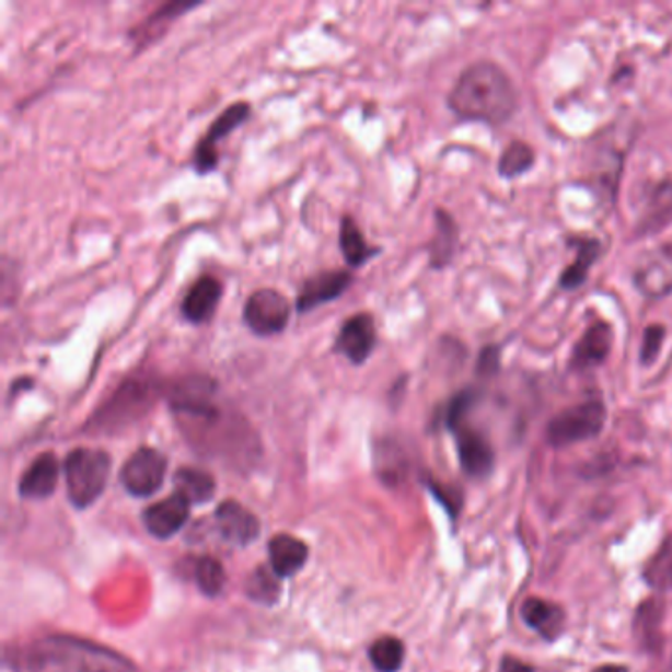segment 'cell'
I'll return each mask as SVG.
<instances>
[{"mask_svg":"<svg viewBox=\"0 0 672 672\" xmlns=\"http://www.w3.org/2000/svg\"><path fill=\"white\" fill-rule=\"evenodd\" d=\"M111 474V455L95 448H76L63 460V477L71 505L88 509L105 491Z\"/></svg>","mask_w":672,"mask_h":672,"instance_id":"4","label":"cell"},{"mask_svg":"<svg viewBox=\"0 0 672 672\" xmlns=\"http://www.w3.org/2000/svg\"><path fill=\"white\" fill-rule=\"evenodd\" d=\"M270 568L278 578H292L304 568L308 560V546L292 534L280 533L268 543Z\"/></svg>","mask_w":672,"mask_h":672,"instance_id":"23","label":"cell"},{"mask_svg":"<svg viewBox=\"0 0 672 672\" xmlns=\"http://www.w3.org/2000/svg\"><path fill=\"white\" fill-rule=\"evenodd\" d=\"M354 275L347 268L339 270H322L314 277L304 280L297 298V310L300 314H308L316 308L334 302L351 287Z\"/></svg>","mask_w":672,"mask_h":672,"instance_id":"15","label":"cell"},{"mask_svg":"<svg viewBox=\"0 0 672 672\" xmlns=\"http://www.w3.org/2000/svg\"><path fill=\"white\" fill-rule=\"evenodd\" d=\"M428 487H430V491H432L436 499L444 505L448 513L452 514V517L460 513V509H462V494H460L457 487L440 484L436 479H428Z\"/></svg>","mask_w":672,"mask_h":672,"instance_id":"36","label":"cell"},{"mask_svg":"<svg viewBox=\"0 0 672 672\" xmlns=\"http://www.w3.org/2000/svg\"><path fill=\"white\" fill-rule=\"evenodd\" d=\"M28 671L54 672H135L129 659L100 642L68 635H54L32 645L28 651L14 654Z\"/></svg>","mask_w":672,"mask_h":672,"instance_id":"2","label":"cell"},{"mask_svg":"<svg viewBox=\"0 0 672 672\" xmlns=\"http://www.w3.org/2000/svg\"><path fill=\"white\" fill-rule=\"evenodd\" d=\"M292 306L275 288H258L245 302L243 322L258 337L278 336L287 329Z\"/></svg>","mask_w":672,"mask_h":672,"instance_id":"8","label":"cell"},{"mask_svg":"<svg viewBox=\"0 0 672 672\" xmlns=\"http://www.w3.org/2000/svg\"><path fill=\"white\" fill-rule=\"evenodd\" d=\"M219 533L233 546H247L260 534L257 514L247 507L228 499L216 509Z\"/></svg>","mask_w":672,"mask_h":672,"instance_id":"17","label":"cell"},{"mask_svg":"<svg viewBox=\"0 0 672 672\" xmlns=\"http://www.w3.org/2000/svg\"><path fill=\"white\" fill-rule=\"evenodd\" d=\"M245 592L253 602L273 605L280 598V578L268 566H258L245 583Z\"/></svg>","mask_w":672,"mask_h":672,"instance_id":"32","label":"cell"},{"mask_svg":"<svg viewBox=\"0 0 672 672\" xmlns=\"http://www.w3.org/2000/svg\"><path fill=\"white\" fill-rule=\"evenodd\" d=\"M536 164V152L524 140H511L505 147L501 157L497 160V174L505 179H517L529 174Z\"/></svg>","mask_w":672,"mask_h":672,"instance_id":"28","label":"cell"},{"mask_svg":"<svg viewBox=\"0 0 672 672\" xmlns=\"http://www.w3.org/2000/svg\"><path fill=\"white\" fill-rule=\"evenodd\" d=\"M174 494L182 495L189 505L208 503L216 495V477L198 467H179L174 474Z\"/></svg>","mask_w":672,"mask_h":672,"instance_id":"27","label":"cell"},{"mask_svg":"<svg viewBox=\"0 0 672 672\" xmlns=\"http://www.w3.org/2000/svg\"><path fill=\"white\" fill-rule=\"evenodd\" d=\"M642 580L652 592H672V534L664 538L659 551L642 568Z\"/></svg>","mask_w":672,"mask_h":672,"instance_id":"29","label":"cell"},{"mask_svg":"<svg viewBox=\"0 0 672 672\" xmlns=\"http://www.w3.org/2000/svg\"><path fill=\"white\" fill-rule=\"evenodd\" d=\"M221 297H223L221 280L213 275H204L188 288L186 297L182 300L179 306L182 316L194 326L206 324L216 314Z\"/></svg>","mask_w":672,"mask_h":672,"instance_id":"19","label":"cell"},{"mask_svg":"<svg viewBox=\"0 0 672 672\" xmlns=\"http://www.w3.org/2000/svg\"><path fill=\"white\" fill-rule=\"evenodd\" d=\"M192 505L178 494H172L159 503L150 505L142 513V523L152 536L166 541L188 523Z\"/></svg>","mask_w":672,"mask_h":672,"instance_id":"18","label":"cell"},{"mask_svg":"<svg viewBox=\"0 0 672 672\" xmlns=\"http://www.w3.org/2000/svg\"><path fill=\"white\" fill-rule=\"evenodd\" d=\"M662 672H672V659L671 662H669V664H667V669H664V671Z\"/></svg>","mask_w":672,"mask_h":672,"instance_id":"39","label":"cell"},{"mask_svg":"<svg viewBox=\"0 0 672 672\" xmlns=\"http://www.w3.org/2000/svg\"><path fill=\"white\" fill-rule=\"evenodd\" d=\"M499 369H501V347L489 344L477 356L475 375L482 376V379H491L499 373Z\"/></svg>","mask_w":672,"mask_h":672,"instance_id":"35","label":"cell"},{"mask_svg":"<svg viewBox=\"0 0 672 672\" xmlns=\"http://www.w3.org/2000/svg\"><path fill=\"white\" fill-rule=\"evenodd\" d=\"M199 7V2H166L159 7L157 11L149 14V19L140 21L135 28H130V40L135 42L137 48H144L152 42L159 40L164 32L169 31L170 24L178 21L182 14L194 11Z\"/></svg>","mask_w":672,"mask_h":672,"instance_id":"22","label":"cell"},{"mask_svg":"<svg viewBox=\"0 0 672 672\" xmlns=\"http://www.w3.org/2000/svg\"><path fill=\"white\" fill-rule=\"evenodd\" d=\"M60 460L54 452H44L38 455L28 465V470L22 474L21 484H19V494L22 499L38 501V499L51 497L60 482Z\"/></svg>","mask_w":672,"mask_h":672,"instance_id":"20","label":"cell"},{"mask_svg":"<svg viewBox=\"0 0 672 672\" xmlns=\"http://www.w3.org/2000/svg\"><path fill=\"white\" fill-rule=\"evenodd\" d=\"M194 580L198 583L199 592L206 593L208 598H216L223 592L228 576L218 558L201 556L198 563L194 564Z\"/></svg>","mask_w":672,"mask_h":672,"instance_id":"33","label":"cell"},{"mask_svg":"<svg viewBox=\"0 0 672 672\" xmlns=\"http://www.w3.org/2000/svg\"><path fill=\"white\" fill-rule=\"evenodd\" d=\"M627 150L622 149L613 140H593L590 152L586 157L582 184H586L593 196L602 204L612 208L619 194L623 166H625Z\"/></svg>","mask_w":672,"mask_h":672,"instance_id":"6","label":"cell"},{"mask_svg":"<svg viewBox=\"0 0 672 672\" xmlns=\"http://www.w3.org/2000/svg\"><path fill=\"white\" fill-rule=\"evenodd\" d=\"M672 225V176L652 182L645 189L641 209L632 231L633 239L659 235Z\"/></svg>","mask_w":672,"mask_h":672,"instance_id":"11","label":"cell"},{"mask_svg":"<svg viewBox=\"0 0 672 672\" xmlns=\"http://www.w3.org/2000/svg\"><path fill=\"white\" fill-rule=\"evenodd\" d=\"M339 248L349 268L363 267L366 263L381 253V248L371 247L367 243L363 231L359 229L356 219L351 216H344L339 223Z\"/></svg>","mask_w":672,"mask_h":672,"instance_id":"26","label":"cell"},{"mask_svg":"<svg viewBox=\"0 0 672 672\" xmlns=\"http://www.w3.org/2000/svg\"><path fill=\"white\" fill-rule=\"evenodd\" d=\"M435 237L428 243V257L430 267L442 270L454 260L460 245V228L455 223L454 216L444 208L435 209Z\"/></svg>","mask_w":672,"mask_h":672,"instance_id":"21","label":"cell"},{"mask_svg":"<svg viewBox=\"0 0 672 672\" xmlns=\"http://www.w3.org/2000/svg\"><path fill=\"white\" fill-rule=\"evenodd\" d=\"M615 332L607 320L595 317L590 322V326L583 329L580 339L573 344L570 357H568V369L576 373L593 371L602 367L607 357L612 356Z\"/></svg>","mask_w":672,"mask_h":672,"instance_id":"12","label":"cell"},{"mask_svg":"<svg viewBox=\"0 0 672 672\" xmlns=\"http://www.w3.org/2000/svg\"><path fill=\"white\" fill-rule=\"evenodd\" d=\"M521 617L533 632L538 633L546 641H554L564 629L566 613L563 605L548 602L543 598H529L521 607Z\"/></svg>","mask_w":672,"mask_h":672,"instance_id":"24","label":"cell"},{"mask_svg":"<svg viewBox=\"0 0 672 672\" xmlns=\"http://www.w3.org/2000/svg\"><path fill=\"white\" fill-rule=\"evenodd\" d=\"M499 672H534V669L531 664L513 657V654H505L499 662Z\"/></svg>","mask_w":672,"mask_h":672,"instance_id":"37","label":"cell"},{"mask_svg":"<svg viewBox=\"0 0 672 672\" xmlns=\"http://www.w3.org/2000/svg\"><path fill=\"white\" fill-rule=\"evenodd\" d=\"M566 245L573 248V260L564 268L558 278V288L564 292H572L586 285L593 265L605 253V243L595 235H568Z\"/></svg>","mask_w":672,"mask_h":672,"instance_id":"16","label":"cell"},{"mask_svg":"<svg viewBox=\"0 0 672 672\" xmlns=\"http://www.w3.org/2000/svg\"><path fill=\"white\" fill-rule=\"evenodd\" d=\"M160 396H164V381L159 376L147 371L127 376L91 415L85 430L107 436L123 432L149 415Z\"/></svg>","mask_w":672,"mask_h":672,"instance_id":"3","label":"cell"},{"mask_svg":"<svg viewBox=\"0 0 672 672\" xmlns=\"http://www.w3.org/2000/svg\"><path fill=\"white\" fill-rule=\"evenodd\" d=\"M482 391L477 386H465L462 391H457L445 405L442 413V422L450 432H454L457 426L467 422V416L474 410V406L479 403Z\"/></svg>","mask_w":672,"mask_h":672,"instance_id":"31","label":"cell"},{"mask_svg":"<svg viewBox=\"0 0 672 672\" xmlns=\"http://www.w3.org/2000/svg\"><path fill=\"white\" fill-rule=\"evenodd\" d=\"M607 420V408L600 396H590L583 403L568 406L554 415L544 436L546 442L553 448H568V445L582 444L602 435Z\"/></svg>","mask_w":672,"mask_h":672,"instance_id":"5","label":"cell"},{"mask_svg":"<svg viewBox=\"0 0 672 672\" xmlns=\"http://www.w3.org/2000/svg\"><path fill=\"white\" fill-rule=\"evenodd\" d=\"M169 472V460L157 448L142 445L120 470V484L132 497L157 494Z\"/></svg>","mask_w":672,"mask_h":672,"instance_id":"10","label":"cell"},{"mask_svg":"<svg viewBox=\"0 0 672 672\" xmlns=\"http://www.w3.org/2000/svg\"><path fill=\"white\" fill-rule=\"evenodd\" d=\"M457 460L465 475L474 479H484L494 472L495 450L484 432H479L474 426H457L454 432Z\"/></svg>","mask_w":672,"mask_h":672,"instance_id":"14","label":"cell"},{"mask_svg":"<svg viewBox=\"0 0 672 672\" xmlns=\"http://www.w3.org/2000/svg\"><path fill=\"white\" fill-rule=\"evenodd\" d=\"M251 105L247 101L231 103L223 109L221 115L209 125L208 132L199 139L194 154H192V166L198 172L199 176H206L209 172L218 169L219 164V140L228 139L233 130H237L243 123H247L251 117Z\"/></svg>","mask_w":672,"mask_h":672,"instance_id":"9","label":"cell"},{"mask_svg":"<svg viewBox=\"0 0 672 672\" xmlns=\"http://www.w3.org/2000/svg\"><path fill=\"white\" fill-rule=\"evenodd\" d=\"M664 339H667L664 324H649L642 329L641 349H639V363L642 367H651L657 363L662 346H664Z\"/></svg>","mask_w":672,"mask_h":672,"instance_id":"34","label":"cell"},{"mask_svg":"<svg viewBox=\"0 0 672 672\" xmlns=\"http://www.w3.org/2000/svg\"><path fill=\"white\" fill-rule=\"evenodd\" d=\"M593 672H629V669L623 667V664H602Z\"/></svg>","mask_w":672,"mask_h":672,"instance_id":"38","label":"cell"},{"mask_svg":"<svg viewBox=\"0 0 672 672\" xmlns=\"http://www.w3.org/2000/svg\"><path fill=\"white\" fill-rule=\"evenodd\" d=\"M662 619H664V602L662 598H649L637 607L633 629L637 642L645 651H659L662 645Z\"/></svg>","mask_w":672,"mask_h":672,"instance_id":"25","label":"cell"},{"mask_svg":"<svg viewBox=\"0 0 672 672\" xmlns=\"http://www.w3.org/2000/svg\"><path fill=\"white\" fill-rule=\"evenodd\" d=\"M405 642L398 637H379L369 647V661L373 664L376 672H398L405 662Z\"/></svg>","mask_w":672,"mask_h":672,"instance_id":"30","label":"cell"},{"mask_svg":"<svg viewBox=\"0 0 672 672\" xmlns=\"http://www.w3.org/2000/svg\"><path fill=\"white\" fill-rule=\"evenodd\" d=\"M376 347L375 317L359 312L346 320L334 341V351L346 357L354 366H363Z\"/></svg>","mask_w":672,"mask_h":672,"instance_id":"13","label":"cell"},{"mask_svg":"<svg viewBox=\"0 0 672 672\" xmlns=\"http://www.w3.org/2000/svg\"><path fill=\"white\" fill-rule=\"evenodd\" d=\"M632 282L645 300L659 302L672 294V239L645 251L633 267Z\"/></svg>","mask_w":672,"mask_h":672,"instance_id":"7","label":"cell"},{"mask_svg":"<svg viewBox=\"0 0 672 672\" xmlns=\"http://www.w3.org/2000/svg\"><path fill=\"white\" fill-rule=\"evenodd\" d=\"M448 107L460 120L501 127L519 109V91L499 63H470L448 93Z\"/></svg>","mask_w":672,"mask_h":672,"instance_id":"1","label":"cell"}]
</instances>
